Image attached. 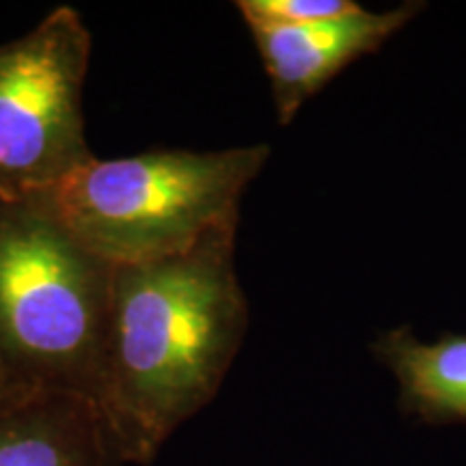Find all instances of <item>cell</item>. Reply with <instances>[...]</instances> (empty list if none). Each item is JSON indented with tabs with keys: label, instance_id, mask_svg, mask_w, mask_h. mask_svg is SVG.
Listing matches in <instances>:
<instances>
[{
	"label": "cell",
	"instance_id": "8",
	"mask_svg": "<svg viewBox=\"0 0 466 466\" xmlns=\"http://www.w3.org/2000/svg\"><path fill=\"white\" fill-rule=\"evenodd\" d=\"M248 25L302 26L354 14L360 5L352 0H240L236 3Z\"/></svg>",
	"mask_w": 466,
	"mask_h": 466
},
{
	"label": "cell",
	"instance_id": "2",
	"mask_svg": "<svg viewBox=\"0 0 466 466\" xmlns=\"http://www.w3.org/2000/svg\"><path fill=\"white\" fill-rule=\"evenodd\" d=\"M268 158L266 143L93 156L33 197L97 258L113 266L143 264L184 253L218 227L240 220L244 192Z\"/></svg>",
	"mask_w": 466,
	"mask_h": 466
},
{
	"label": "cell",
	"instance_id": "9",
	"mask_svg": "<svg viewBox=\"0 0 466 466\" xmlns=\"http://www.w3.org/2000/svg\"><path fill=\"white\" fill-rule=\"evenodd\" d=\"M35 391H39V389H31L28 384L22 382L20 378L9 370L3 357H0V410L15 404V401L25 400L26 395H31Z\"/></svg>",
	"mask_w": 466,
	"mask_h": 466
},
{
	"label": "cell",
	"instance_id": "4",
	"mask_svg": "<svg viewBox=\"0 0 466 466\" xmlns=\"http://www.w3.org/2000/svg\"><path fill=\"white\" fill-rule=\"evenodd\" d=\"M93 39L74 7H56L0 44V199L44 192L93 158L85 83Z\"/></svg>",
	"mask_w": 466,
	"mask_h": 466
},
{
	"label": "cell",
	"instance_id": "6",
	"mask_svg": "<svg viewBox=\"0 0 466 466\" xmlns=\"http://www.w3.org/2000/svg\"><path fill=\"white\" fill-rule=\"evenodd\" d=\"M0 466H116L89 400L35 391L0 410Z\"/></svg>",
	"mask_w": 466,
	"mask_h": 466
},
{
	"label": "cell",
	"instance_id": "5",
	"mask_svg": "<svg viewBox=\"0 0 466 466\" xmlns=\"http://www.w3.org/2000/svg\"><path fill=\"white\" fill-rule=\"evenodd\" d=\"M425 7V3L410 0L382 14L360 7L316 25H248L270 80L279 126H289L300 108L343 69L380 50Z\"/></svg>",
	"mask_w": 466,
	"mask_h": 466
},
{
	"label": "cell",
	"instance_id": "1",
	"mask_svg": "<svg viewBox=\"0 0 466 466\" xmlns=\"http://www.w3.org/2000/svg\"><path fill=\"white\" fill-rule=\"evenodd\" d=\"M238 227H218L184 253L115 266L93 395L115 464L154 462L223 387L248 326Z\"/></svg>",
	"mask_w": 466,
	"mask_h": 466
},
{
	"label": "cell",
	"instance_id": "3",
	"mask_svg": "<svg viewBox=\"0 0 466 466\" xmlns=\"http://www.w3.org/2000/svg\"><path fill=\"white\" fill-rule=\"evenodd\" d=\"M113 272L37 197L0 199V357L22 382L93 404Z\"/></svg>",
	"mask_w": 466,
	"mask_h": 466
},
{
	"label": "cell",
	"instance_id": "7",
	"mask_svg": "<svg viewBox=\"0 0 466 466\" xmlns=\"http://www.w3.org/2000/svg\"><path fill=\"white\" fill-rule=\"evenodd\" d=\"M371 352L400 384V410L428 425L466 423V335L419 341L410 329L378 335Z\"/></svg>",
	"mask_w": 466,
	"mask_h": 466
}]
</instances>
